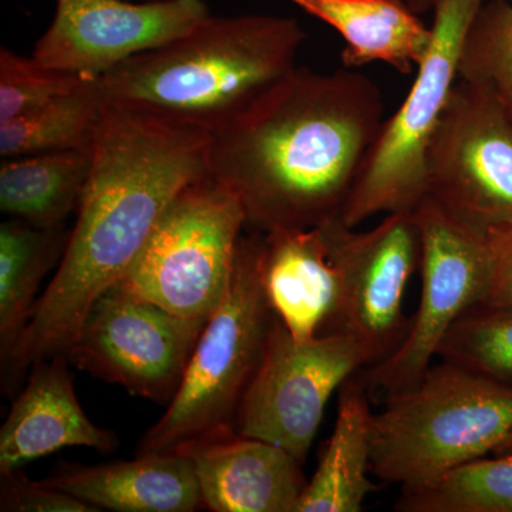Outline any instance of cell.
Instances as JSON below:
<instances>
[{"label": "cell", "instance_id": "cell-6", "mask_svg": "<svg viewBox=\"0 0 512 512\" xmlns=\"http://www.w3.org/2000/svg\"><path fill=\"white\" fill-rule=\"evenodd\" d=\"M245 228L237 194L208 173L168 205L116 286L175 315L210 320L231 285Z\"/></svg>", "mask_w": 512, "mask_h": 512}, {"label": "cell", "instance_id": "cell-29", "mask_svg": "<svg viewBox=\"0 0 512 512\" xmlns=\"http://www.w3.org/2000/svg\"><path fill=\"white\" fill-rule=\"evenodd\" d=\"M402 2L406 3L410 9L419 15V13L426 12V10L434 9L437 0H402Z\"/></svg>", "mask_w": 512, "mask_h": 512}, {"label": "cell", "instance_id": "cell-17", "mask_svg": "<svg viewBox=\"0 0 512 512\" xmlns=\"http://www.w3.org/2000/svg\"><path fill=\"white\" fill-rule=\"evenodd\" d=\"M96 510L192 512L202 505L194 464L181 451L141 454L103 466L64 467L43 481Z\"/></svg>", "mask_w": 512, "mask_h": 512}, {"label": "cell", "instance_id": "cell-5", "mask_svg": "<svg viewBox=\"0 0 512 512\" xmlns=\"http://www.w3.org/2000/svg\"><path fill=\"white\" fill-rule=\"evenodd\" d=\"M274 319L259 279L254 235L242 234L227 295L202 330L164 416L138 444L137 456L171 453L235 431L239 406L264 359Z\"/></svg>", "mask_w": 512, "mask_h": 512}, {"label": "cell", "instance_id": "cell-19", "mask_svg": "<svg viewBox=\"0 0 512 512\" xmlns=\"http://www.w3.org/2000/svg\"><path fill=\"white\" fill-rule=\"evenodd\" d=\"M369 394L365 377L353 375L340 387L335 427L296 512H359L376 490L367 476L375 420Z\"/></svg>", "mask_w": 512, "mask_h": 512}, {"label": "cell", "instance_id": "cell-13", "mask_svg": "<svg viewBox=\"0 0 512 512\" xmlns=\"http://www.w3.org/2000/svg\"><path fill=\"white\" fill-rule=\"evenodd\" d=\"M336 239L343 282L333 332L352 336L373 366L402 345L409 329L403 302L420 265L419 228L414 212H394L362 232L339 220Z\"/></svg>", "mask_w": 512, "mask_h": 512}, {"label": "cell", "instance_id": "cell-7", "mask_svg": "<svg viewBox=\"0 0 512 512\" xmlns=\"http://www.w3.org/2000/svg\"><path fill=\"white\" fill-rule=\"evenodd\" d=\"M485 0H437L431 42L402 106L384 120L340 221L348 228L379 214L414 212L426 197L424 157L458 80L461 52Z\"/></svg>", "mask_w": 512, "mask_h": 512}, {"label": "cell", "instance_id": "cell-2", "mask_svg": "<svg viewBox=\"0 0 512 512\" xmlns=\"http://www.w3.org/2000/svg\"><path fill=\"white\" fill-rule=\"evenodd\" d=\"M383 116L363 74L296 66L211 136L208 173L237 194L254 231L319 227L342 215Z\"/></svg>", "mask_w": 512, "mask_h": 512}, {"label": "cell", "instance_id": "cell-21", "mask_svg": "<svg viewBox=\"0 0 512 512\" xmlns=\"http://www.w3.org/2000/svg\"><path fill=\"white\" fill-rule=\"evenodd\" d=\"M69 235L10 218L0 225V359L9 362L37 301L47 272L62 258Z\"/></svg>", "mask_w": 512, "mask_h": 512}, {"label": "cell", "instance_id": "cell-15", "mask_svg": "<svg viewBox=\"0 0 512 512\" xmlns=\"http://www.w3.org/2000/svg\"><path fill=\"white\" fill-rule=\"evenodd\" d=\"M194 464L202 505L214 512H296L308 481L284 448L237 430L181 448Z\"/></svg>", "mask_w": 512, "mask_h": 512}, {"label": "cell", "instance_id": "cell-24", "mask_svg": "<svg viewBox=\"0 0 512 512\" xmlns=\"http://www.w3.org/2000/svg\"><path fill=\"white\" fill-rule=\"evenodd\" d=\"M437 356L512 387V306L478 303L468 309L448 330Z\"/></svg>", "mask_w": 512, "mask_h": 512}, {"label": "cell", "instance_id": "cell-14", "mask_svg": "<svg viewBox=\"0 0 512 512\" xmlns=\"http://www.w3.org/2000/svg\"><path fill=\"white\" fill-rule=\"evenodd\" d=\"M339 220L308 229L252 232L266 301L298 342L335 328L343 282Z\"/></svg>", "mask_w": 512, "mask_h": 512}, {"label": "cell", "instance_id": "cell-16", "mask_svg": "<svg viewBox=\"0 0 512 512\" xmlns=\"http://www.w3.org/2000/svg\"><path fill=\"white\" fill-rule=\"evenodd\" d=\"M69 359L59 353L30 367L0 429V474L12 473L37 458L67 447L113 453L119 437L97 427L84 413L74 390Z\"/></svg>", "mask_w": 512, "mask_h": 512}, {"label": "cell", "instance_id": "cell-4", "mask_svg": "<svg viewBox=\"0 0 512 512\" xmlns=\"http://www.w3.org/2000/svg\"><path fill=\"white\" fill-rule=\"evenodd\" d=\"M512 431V387L453 363L430 366L409 387L384 397L373 420L370 471L402 490L494 453Z\"/></svg>", "mask_w": 512, "mask_h": 512}, {"label": "cell", "instance_id": "cell-18", "mask_svg": "<svg viewBox=\"0 0 512 512\" xmlns=\"http://www.w3.org/2000/svg\"><path fill=\"white\" fill-rule=\"evenodd\" d=\"M296 8L326 23L339 33L346 46V69L387 63L403 74L412 73L426 56L431 25L402 0H291Z\"/></svg>", "mask_w": 512, "mask_h": 512}, {"label": "cell", "instance_id": "cell-22", "mask_svg": "<svg viewBox=\"0 0 512 512\" xmlns=\"http://www.w3.org/2000/svg\"><path fill=\"white\" fill-rule=\"evenodd\" d=\"M106 107L100 79L32 113L0 123L3 158L92 146Z\"/></svg>", "mask_w": 512, "mask_h": 512}, {"label": "cell", "instance_id": "cell-3", "mask_svg": "<svg viewBox=\"0 0 512 512\" xmlns=\"http://www.w3.org/2000/svg\"><path fill=\"white\" fill-rule=\"evenodd\" d=\"M306 37L286 16L211 15L101 76V92L110 106L214 136L295 69Z\"/></svg>", "mask_w": 512, "mask_h": 512}, {"label": "cell", "instance_id": "cell-27", "mask_svg": "<svg viewBox=\"0 0 512 512\" xmlns=\"http://www.w3.org/2000/svg\"><path fill=\"white\" fill-rule=\"evenodd\" d=\"M12 471L0 474V511L2 512H96L73 495L56 490L40 481L26 480Z\"/></svg>", "mask_w": 512, "mask_h": 512}, {"label": "cell", "instance_id": "cell-26", "mask_svg": "<svg viewBox=\"0 0 512 512\" xmlns=\"http://www.w3.org/2000/svg\"><path fill=\"white\" fill-rule=\"evenodd\" d=\"M100 77L52 69L8 47L0 50V123L32 113Z\"/></svg>", "mask_w": 512, "mask_h": 512}, {"label": "cell", "instance_id": "cell-32", "mask_svg": "<svg viewBox=\"0 0 512 512\" xmlns=\"http://www.w3.org/2000/svg\"><path fill=\"white\" fill-rule=\"evenodd\" d=\"M137 2H151V0H137Z\"/></svg>", "mask_w": 512, "mask_h": 512}, {"label": "cell", "instance_id": "cell-23", "mask_svg": "<svg viewBox=\"0 0 512 512\" xmlns=\"http://www.w3.org/2000/svg\"><path fill=\"white\" fill-rule=\"evenodd\" d=\"M461 464L446 474L402 490V512H512V454H494Z\"/></svg>", "mask_w": 512, "mask_h": 512}, {"label": "cell", "instance_id": "cell-12", "mask_svg": "<svg viewBox=\"0 0 512 512\" xmlns=\"http://www.w3.org/2000/svg\"><path fill=\"white\" fill-rule=\"evenodd\" d=\"M210 16L205 0H56L33 57L52 69L101 77L188 35Z\"/></svg>", "mask_w": 512, "mask_h": 512}, {"label": "cell", "instance_id": "cell-25", "mask_svg": "<svg viewBox=\"0 0 512 512\" xmlns=\"http://www.w3.org/2000/svg\"><path fill=\"white\" fill-rule=\"evenodd\" d=\"M511 9L507 0L484 3L468 30L458 79L493 97L512 120Z\"/></svg>", "mask_w": 512, "mask_h": 512}, {"label": "cell", "instance_id": "cell-9", "mask_svg": "<svg viewBox=\"0 0 512 512\" xmlns=\"http://www.w3.org/2000/svg\"><path fill=\"white\" fill-rule=\"evenodd\" d=\"M426 197L470 227L512 225V120L458 79L424 157Z\"/></svg>", "mask_w": 512, "mask_h": 512}, {"label": "cell", "instance_id": "cell-8", "mask_svg": "<svg viewBox=\"0 0 512 512\" xmlns=\"http://www.w3.org/2000/svg\"><path fill=\"white\" fill-rule=\"evenodd\" d=\"M420 237L421 295L402 345L370 367L369 392L384 397L414 386L454 322L483 303L490 282L487 232L463 224L424 198L414 211Z\"/></svg>", "mask_w": 512, "mask_h": 512}, {"label": "cell", "instance_id": "cell-30", "mask_svg": "<svg viewBox=\"0 0 512 512\" xmlns=\"http://www.w3.org/2000/svg\"><path fill=\"white\" fill-rule=\"evenodd\" d=\"M494 454H512V431L505 437L503 443L495 448Z\"/></svg>", "mask_w": 512, "mask_h": 512}, {"label": "cell", "instance_id": "cell-1", "mask_svg": "<svg viewBox=\"0 0 512 512\" xmlns=\"http://www.w3.org/2000/svg\"><path fill=\"white\" fill-rule=\"evenodd\" d=\"M211 136L106 103L76 224L2 382L63 353L103 293L126 275L168 205L208 174Z\"/></svg>", "mask_w": 512, "mask_h": 512}, {"label": "cell", "instance_id": "cell-10", "mask_svg": "<svg viewBox=\"0 0 512 512\" xmlns=\"http://www.w3.org/2000/svg\"><path fill=\"white\" fill-rule=\"evenodd\" d=\"M365 366V352L348 333L298 342L275 316L235 430L284 448L303 466L330 397Z\"/></svg>", "mask_w": 512, "mask_h": 512}, {"label": "cell", "instance_id": "cell-28", "mask_svg": "<svg viewBox=\"0 0 512 512\" xmlns=\"http://www.w3.org/2000/svg\"><path fill=\"white\" fill-rule=\"evenodd\" d=\"M490 282L483 303L512 306V225L487 232Z\"/></svg>", "mask_w": 512, "mask_h": 512}, {"label": "cell", "instance_id": "cell-11", "mask_svg": "<svg viewBox=\"0 0 512 512\" xmlns=\"http://www.w3.org/2000/svg\"><path fill=\"white\" fill-rule=\"evenodd\" d=\"M207 322L114 286L94 303L63 355L104 382L168 406Z\"/></svg>", "mask_w": 512, "mask_h": 512}, {"label": "cell", "instance_id": "cell-20", "mask_svg": "<svg viewBox=\"0 0 512 512\" xmlns=\"http://www.w3.org/2000/svg\"><path fill=\"white\" fill-rule=\"evenodd\" d=\"M92 161L93 144L5 158L0 167V210L35 227L63 228L79 208Z\"/></svg>", "mask_w": 512, "mask_h": 512}, {"label": "cell", "instance_id": "cell-31", "mask_svg": "<svg viewBox=\"0 0 512 512\" xmlns=\"http://www.w3.org/2000/svg\"><path fill=\"white\" fill-rule=\"evenodd\" d=\"M510 30L512 33V9H511V13H510Z\"/></svg>", "mask_w": 512, "mask_h": 512}]
</instances>
